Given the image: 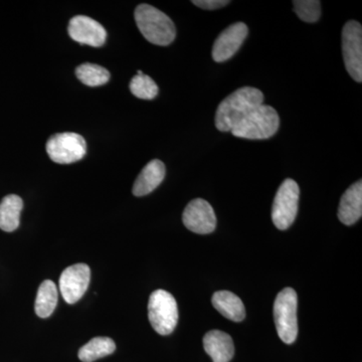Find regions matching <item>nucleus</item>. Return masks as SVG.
<instances>
[{
	"mask_svg": "<svg viewBox=\"0 0 362 362\" xmlns=\"http://www.w3.org/2000/svg\"><path fill=\"white\" fill-rule=\"evenodd\" d=\"M134 16L140 33L151 44L165 47L175 40V23L156 7L140 4L136 7Z\"/></svg>",
	"mask_w": 362,
	"mask_h": 362,
	"instance_id": "nucleus-2",
	"label": "nucleus"
},
{
	"mask_svg": "<svg viewBox=\"0 0 362 362\" xmlns=\"http://www.w3.org/2000/svg\"><path fill=\"white\" fill-rule=\"evenodd\" d=\"M362 216V182L356 181L342 195L338 209V218L342 223L352 226Z\"/></svg>",
	"mask_w": 362,
	"mask_h": 362,
	"instance_id": "nucleus-13",
	"label": "nucleus"
},
{
	"mask_svg": "<svg viewBox=\"0 0 362 362\" xmlns=\"http://www.w3.org/2000/svg\"><path fill=\"white\" fill-rule=\"evenodd\" d=\"M342 52L345 68L356 82H362V26L349 21L342 30Z\"/></svg>",
	"mask_w": 362,
	"mask_h": 362,
	"instance_id": "nucleus-8",
	"label": "nucleus"
},
{
	"mask_svg": "<svg viewBox=\"0 0 362 362\" xmlns=\"http://www.w3.org/2000/svg\"><path fill=\"white\" fill-rule=\"evenodd\" d=\"M211 303L221 315L235 322H240L246 317V309L240 298L230 291H218L211 298Z\"/></svg>",
	"mask_w": 362,
	"mask_h": 362,
	"instance_id": "nucleus-16",
	"label": "nucleus"
},
{
	"mask_svg": "<svg viewBox=\"0 0 362 362\" xmlns=\"http://www.w3.org/2000/svg\"><path fill=\"white\" fill-rule=\"evenodd\" d=\"M76 75L83 84L89 87H99L110 80V73L103 66L95 64H83L76 69Z\"/></svg>",
	"mask_w": 362,
	"mask_h": 362,
	"instance_id": "nucleus-20",
	"label": "nucleus"
},
{
	"mask_svg": "<svg viewBox=\"0 0 362 362\" xmlns=\"http://www.w3.org/2000/svg\"><path fill=\"white\" fill-rule=\"evenodd\" d=\"M58 304V289L51 280H45L40 284L35 299V310L40 318H47L54 313Z\"/></svg>",
	"mask_w": 362,
	"mask_h": 362,
	"instance_id": "nucleus-18",
	"label": "nucleus"
},
{
	"mask_svg": "<svg viewBox=\"0 0 362 362\" xmlns=\"http://www.w3.org/2000/svg\"><path fill=\"white\" fill-rule=\"evenodd\" d=\"M71 39L81 45L90 47H102L106 42L107 32L101 23L85 16H77L71 18L68 28Z\"/></svg>",
	"mask_w": 362,
	"mask_h": 362,
	"instance_id": "nucleus-12",
	"label": "nucleus"
},
{
	"mask_svg": "<svg viewBox=\"0 0 362 362\" xmlns=\"http://www.w3.org/2000/svg\"><path fill=\"white\" fill-rule=\"evenodd\" d=\"M299 197L300 188L296 181H283L272 207V220L279 230H287L294 223L299 206Z\"/></svg>",
	"mask_w": 362,
	"mask_h": 362,
	"instance_id": "nucleus-6",
	"label": "nucleus"
},
{
	"mask_svg": "<svg viewBox=\"0 0 362 362\" xmlns=\"http://www.w3.org/2000/svg\"><path fill=\"white\" fill-rule=\"evenodd\" d=\"M192 4L202 9L214 11V9H218L228 6L230 1H228V0H194Z\"/></svg>",
	"mask_w": 362,
	"mask_h": 362,
	"instance_id": "nucleus-23",
	"label": "nucleus"
},
{
	"mask_svg": "<svg viewBox=\"0 0 362 362\" xmlns=\"http://www.w3.org/2000/svg\"><path fill=\"white\" fill-rule=\"evenodd\" d=\"M137 75H143L142 71H137Z\"/></svg>",
	"mask_w": 362,
	"mask_h": 362,
	"instance_id": "nucleus-24",
	"label": "nucleus"
},
{
	"mask_svg": "<svg viewBox=\"0 0 362 362\" xmlns=\"http://www.w3.org/2000/svg\"><path fill=\"white\" fill-rule=\"evenodd\" d=\"M249 28L246 23H237L228 26L218 35L213 47L214 61L223 63L235 56L247 39Z\"/></svg>",
	"mask_w": 362,
	"mask_h": 362,
	"instance_id": "nucleus-11",
	"label": "nucleus"
},
{
	"mask_svg": "<svg viewBox=\"0 0 362 362\" xmlns=\"http://www.w3.org/2000/svg\"><path fill=\"white\" fill-rule=\"evenodd\" d=\"M23 202L18 195H6L0 202V230L14 232L20 226Z\"/></svg>",
	"mask_w": 362,
	"mask_h": 362,
	"instance_id": "nucleus-17",
	"label": "nucleus"
},
{
	"mask_svg": "<svg viewBox=\"0 0 362 362\" xmlns=\"http://www.w3.org/2000/svg\"><path fill=\"white\" fill-rule=\"evenodd\" d=\"M297 293L285 288L279 293L274 303V320L279 337L286 344L296 341L298 335Z\"/></svg>",
	"mask_w": 362,
	"mask_h": 362,
	"instance_id": "nucleus-4",
	"label": "nucleus"
},
{
	"mask_svg": "<svg viewBox=\"0 0 362 362\" xmlns=\"http://www.w3.org/2000/svg\"><path fill=\"white\" fill-rule=\"evenodd\" d=\"M280 126L277 111L271 106L261 105L247 114L230 132L235 137L264 140L273 137Z\"/></svg>",
	"mask_w": 362,
	"mask_h": 362,
	"instance_id": "nucleus-3",
	"label": "nucleus"
},
{
	"mask_svg": "<svg viewBox=\"0 0 362 362\" xmlns=\"http://www.w3.org/2000/svg\"><path fill=\"white\" fill-rule=\"evenodd\" d=\"M90 280V267L86 264H76L64 270L59 278V291L66 303H77L87 291Z\"/></svg>",
	"mask_w": 362,
	"mask_h": 362,
	"instance_id": "nucleus-9",
	"label": "nucleus"
},
{
	"mask_svg": "<svg viewBox=\"0 0 362 362\" xmlns=\"http://www.w3.org/2000/svg\"><path fill=\"white\" fill-rule=\"evenodd\" d=\"M295 13L305 23H317L321 16V4L317 0H295Z\"/></svg>",
	"mask_w": 362,
	"mask_h": 362,
	"instance_id": "nucleus-22",
	"label": "nucleus"
},
{
	"mask_svg": "<svg viewBox=\"0 0 362 362\" xmlns=\"http://www.w3.org/2000/svg\"><path fill=\"white\" fill-rule=\"evenodd\" d=\"M204 349L214 362H230L235 354L232 337L220 330H211L204 335Z\"/></svg>",
	"mask_w": 362,
	"mask_h": 362,
	"instance_id": "nucleus-14",
	"label": "nucleus"
},
{
	"mask_svg": "<svg viewBox=\"0 0 362 362\" xmlns=\"http://www.w3.org/2000/svg\"><path fill=\"white\" fill-rule=\"evenodd\" d=\"M47 152L56 163L71 164L84 158L87 143L85 138L77 133H58L47 140Z\"/></svg>",
	"mask_w": 362,
	"mask_h": 362,
	"instance_id": "nucleus-7",
	"label": "nucleus"
},
{
	"mask_svg": "<svg viewBox=\"0 0 362 362\" xmlns=\"http://www.w3.org/2000/svg\"><path fill=\"white\" fill-rule=\"evenodd\" d=\"M130 90L142 100H153L158 95V86L149 76L136 75L130 82Z\"/></svg>",
	"mask_w": 362,
	"mask_h": 362,
	"instance_id": "nucleus-21",
	"label": "nucleus"
},
{
	"mask_svg": "<svg viewBox=\"0 0 362 362\" xmlns=\"http://www.w3.org/2000/svg\"><path fill=\"white\" fill-rule=\"evenodd\" d=\"M182 221L188 230L199 235H207L216 230V216L213 206L202 199H195L187 204Z\"/></svg>",
	"mask_w": 362,
	"mask_h": 362,
	"instance_id": "nucleus-10",
	"label": "nucleus"
},
{
	"mask_svg": "<svg viewBox=\"0 0 362 362\" xmlns=\"http://www.w3.org/2000/svg\"><path fill=\"white\" fill-rule=\"evenodd\" d=\"M264 95L259 89L243 87L235 90L218 105L216 127L221 132H230L254 109L263 105Z\"/></svg>",
	"mask_w": 362,
	"mask_h": 362,
	"instance_id": "nucleus-1",
	"label": "nucleus"
},
{
	"mask_svg": "<svg viewBox=\"0 0 362 362\" xmlns=\"http://www.w3.org/2000/svg\"><path fill=\"white\" fill-rule=\"evenodd\" d=\"M165 177V165L163 162L154 159L142 169L133 185V194L135 197H144L151 194L160 185Z\"/></svg>",
	"mask_w": 362,
	"mask_h": 362,
	"instance_id": "nucleus-15",
	"label": "nucleus"
},
{
	"mask_svg": "<svg viewBox=\"0 0 362 362\" xmlns=\"http://www.w3.org/2000/svg\"><path fill=\"white\" fill-rule=\"evenodd\" d=\"M116 350V344L109 337H95L78 350V359L83 362H93L110 356Z\"/></svg>",
	"mask_w": 362,
	"mask_h": 362,
	"instance_id": "nucleus-19",
	"label": "nucleus"
},
{
	"mask_svg": "<svg viewBox=\"0 0 362 362\" xmlns=\"http://www.w3.org/2000/svg\"><path fill=\"white\" fill-rule=\"evenodd\" d=\"M148 317L152 327L160 335H169L178 322L176 300L165 290H156L150 295Z\"/></svg>",
	"mask_w": 362,
	"mask_h": 362,
	"instance_id": "nucleus-5",
	"label": "nucleus"
}]
</instances>
